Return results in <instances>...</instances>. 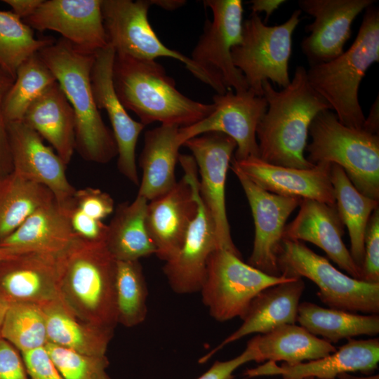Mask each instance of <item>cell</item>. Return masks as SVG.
<instances>
[{
	"label": "cell",
	"mask_w": 379,
	"mask_h": 379,
	"mask_svg": "<svg viewBox=\"0 0 379 379\" xmlns=\"http://www.w3.org/2000/svg\"><path fill=\"white\" fill-rule=\"evenodd\" d=\"M262 87L267 108L256 130L259 158L279 166L314 167L304 153L309 128L315 117L331 106L311 86L302 66L295 68L292 80L281 90L274 89L269 81Z\"/></svg>",
	"instance_id": "cell-1"
},
{
	"label": "cell",
	"mask_w": 379,
	"mask_h": 379,
	"mask_svg": "<svg viewBox=\"0 0 379 379\" xmlns=\"http://www.w3.org/2000/svg\"><path fill=\"white\" fill-rule=\"evenodd\" d=\"M116 94L127 109L145 126L161 124L186 127L207 117L214 105L195 101L179 91L175 80L155 60L115 54L112 70Z\"/></svg>",
	"instance_id": "cell-2"
},
{
	"label": "cell",
	"mask_w": 379,
	"mask_h": 379,
	"mask_svg": "<svg viewBox=\"0 0 379 379\" xmlns=\"http://www.w3.org/2000/svg\"><path fill=\"white\" fill-rule=\"evenodd\" d=\"M95 54L80 50L63 38L38 52L74 110L75 149L86 161L106 164L118 151L113 133L104 123L92 91L91 74Z\"/></svg>",
	"instance_id": "cell-3"
},
{
	"label": "cell",
	"mask_w": 379,
	"mask_h": 379,
	"mask_svg": "<svg viewBox=\"0 0 379 379\" xmlns=\"http://www.w3.org/2000/svg\"><path fill=\"white\" fill-rule=\"evenodd\" d=\"M116 266L105 241L78 237L60 256L61 300L80 319L114 329Z\"/></svg>",
	"instance_id": "cell-4"
},
{
	"label": "cell",
	"mask_w": 379,
	"mask_h": 379,
	"mask_svg": "<svg viewBox=\"0 0 379 379\" xmlns=\"http://www.w3.org/2000/svg\"><path fill=\"white\" fill-rule=\"evenodd\" d=\"M378 61L379 9L371 5L365 10L349 49L329 62L310 66L307 77L341 124L362 129L366 117L359 102V88L368 69Z\"/></svg>",
	"instance_id": "cell-5"
},
{
	"label": "cell",
	"mask_w": 379,
	"mask_h": 379,
	"mask_svg": "<svg viewBox=\"0 0 379 379\" xmlns=\"http://www.w3.org/2000/svg\"><path fill=\"white\" fill-rule=\"evenodd\" d=\"M307 159L340 166L362 194L379 201V135L347 127L331 110L319 113L309 128Z\"/></svg>",
	"instance_id": "cell-6"
},
{
	"label": "cell",
	"mask_w": 379,
	"mask_h": 379,
	"mask_svg": "<svg viewBox=\"0 0 379 379\" xmlns=\"http://www.w3.org/2000/svg\"><path fill=\"white\" fill-rule=\"evenodd\" d=\"M281 275L305 277L319 288L317 295L329 308L368 314L379 313V283L345 274L302 241L283 239L278 255Z\"/></svg>",
	"instance_id": "cell-7"
},
{
	"label": "cell",
	"mask_w": 379,
	"mask_h": 379,
	"mask_svg": "<svg viewBox=\"0 0 379 379\" xmlns=\"http://www.w3.org/2000/svg\"><path fill=\"white\" fill-rule=\"evenodd\" d=\"M296 9L284 23L268 26L258 14L243 22L242 39L232 48L234 65L243 74L248 88L263 96L262 83L272 81L284 88L290 81L288 61L293 34L300 21Z\"/></svg>",
	"instance_id": "cell-8"
},
{
	"label": "cell",
	"mask_w": 379,
	"mask_h": 379,
	"mask_svg": "<svg viewBox=\"0 0 379 379\" xmlns=\"http://www.w3.org/2000/svg\"><path fill=\"white\" fill-rule=\"evenodd\" d=\"M292 278L267 274L245 263L241 256L217 248L208 260L199 292L210 315L224 322L235 317L241 319L259 293Z\"/></svg>",
	"instance_id": "cell-9"
},
{
	"label": "cell",
	"mask_w": 379,
	"mask_h": 379,
	"mask_svg": "<svg viewBox=\"0 0 379 379\" xmlns=\"http://www.w3.org/2000/svg\"><path fill=\"white\" fill-rule=\"evenodd\" d=\"M213 13L206 20L204 31L191 59L214 82L217 94L227 90L243 92L248 86L241 72L232 62V48L242 39L243 3L241 0H205Z\"/></svg>",
	"instance_id": "cell-10"
},
{
	"label": "cell",
	"mask_w": 379,
	"mask_h": 379,
	"mask_svg": "<svg viewBox=\"0 0 379 379\" xmlns=\"http://www.w3.org/2000/svg\"><path fill=\"white\" fill-rule=\"evenodd\" d=\"M149 0H102V15L107 37L116 54L142 60L167 57L182 62L201 81L215 91L213 80L190 58L166 46L158 38L147 18Z\"/></svg>",
	"instance_id": "cell-11"
},
{
	"label": "cell",
	"mask_w": 379,
	"mask_h": 379,
	"mask_svg": "<svg viewBox=\"0 0 379 379\" xmlns=\"http://www.w3.org/2000/svg\"><path fill=\"white\" fill-rule=\"evenodd\" d=\"M178 161L193 189L197 211L182 247L173 258L165 262L163 272L171 289L183 295L199 292L208 260L220 248L213 220L199 192L196 162L187 154H180Z\"/></svg>",
	"instance_id": "cell-12"
},
{
	"label": "cell",
	"mask_w": 379,
	"mask_h": 379,
	"mask_svg": "<svg viewBox=\"0 0 379 379\" xmlns=\"http://www.w3.org/2000/svg\"><path fill=\"white\" fill-rule=\"evenodd\" d=\"M213 101L214 109L207 117L194 124L179 128L178 138L181 145L201 134L217 132L235 141V160L259 158L256 130L267 108L265 98L257 95L250 88L243 92L230 89L223 94L215 95Z\"/></svg>",
	"instance_id": "cell-13"
},
{
	"label": "cell",
	"mask_w": 379,
	"mask_h": 379,
	"mask_svg": "<svg viewBox=\"0 0 379 379\" xmlns=\"http://www.w3.org/2000/svg\"><path fill=\"white\" fill-rule=\"evenodd\" d=\"M182 145L192 152L200 173L199 192L213 220L219 248L241 256L231 237L225 206L226 177L237 149L235 141L225 134L210 132Z\"/></svg>",
	"instance_id": "cell-14"
},
{
	"label": "cell",
	"mask_w": 379,
	"mask_h": 379,
	"mask_svg": "<svg viewBox=\"0 0 379 379\" xmlns=\"http://www.w3.org/2000/svg\"><path fill=\"white\" fill-rule=\"evenodd\" d=\"M230 164V168L245 192L255 224L253 247L248 264L267 274L281 276L278 255L283 232L287 219L302 199L265 191Z\"/></svg>",
	"instance_id": "cell-15"
},
{
	"label": "cell",
	"mask_w": 379,
	"mask_h": 379,
	"mask_svg": "<svg viewBox=\"0 0 379 379\" xmlns=\"http://www.w3.org/2000/svg\"><path fill=\"white\" fill-rule=\"evenodd\" d=\"M372 0H300L299 9L314 18L306 26L309 35L301 49L310 66L329 62L344 52L357 16Z\"/></svg>",
	"instance_id": "cell-16"
},
{
	"label": "cell",
	"mask_w": 379,
	"mask_h": 379,
	"mask_svg": "<svg viewBox=\"0 0 379 379\" xmlns=\"http://www.w3.org/2000/svg\"><path fill=\"white\" fill-rule=\"evenodd\" d=\"M102 0H47L22 21L32 29L53 30L86 52L96 53L108 46Z\"/></svg>",
	"instance_id": "cell-17"
},
{
	"label": "cell",
	"mask_w": 379,
	"mask_h": 379,
	"mask_svg": "<svg viewBox=\"0 0 379 379\" xmlns=\"http://www.w3.org/2000/svg\"><path fill=\"white\" fill-rule=\"evenodd\" d=\"M60 253L32 252L0 261V298L43 306L61 300Z\"/></svg>",
	"instance_id": "cell-18"
},
{
	"label": "cell",
	"mask_w": 379,
	"mask_h": 379,
	"mask_svg": "<svg viewBox=\"0 0 379 379\" xmlns=\"http://www.w3.org/2000/svg\"><path fill=\"white\" fill-rule=\"evenodd\" d=\"M115 54L109 44L96 53L91 74L92 91L97 107L106 111L111 123L118 151V169L131 182L138 185L135 147L145 126L128 115L116 94L112 79Z\"/></svg>",
	"instance_id": "cell-19"
},
{
	"label": "cell",
	"mask_w": 379,
	"mask_h": 379,
	"mask_svg": "<svg viewBox=\"0 0 379 379\" xmlns=\"http://www.w3.org/2000/svg\"><path fill=\"white\" fill-rule=\"evenodd\" d=\"M7 130L13 171L48 188L60 205L67 204L76 189L67 178L61 158L22 121L7 124Z\"/></svg>",
	"instance_id": "cell-20"
},
{
	"label": "cell",
	"mask_w": 379,
	"mask_h": 379,
	"mask_svg": "<svg viewBox=\"0 0 379 379\" xmlns=\"http://www.w3.org/2000/svg\"><path fill=\"white\" fill-rule=\"evenodd\" d=\"M231 163L265 191L335 205L331 163H319L308 169L276 166L254 157L239 161L232 157Z\"/></svg>",
	"instance_id": "cell-21"
},
{
	"label": "cell",
	"mask_w": 379,
	"mask_h": 379,
	"mask_svg": "<svg viewBox=\"0 0 379 379\" xmlns=\"http://www.w3.org/2000/svg\"><path fill=\"white\" fill-rule=\"evenodd\" d=\"M379 361V339H349L345 345L319 359L295 365L267 361L255 368H248L244 375L255 378L266 375H281L283 379L336 378L342 373L361 372L370 375L378 367Z\"/></svg>",
	"instance_id": "cell-22"
},
{
	"label": "cell",
	"mask_w": 379,
	"mask_h": 379,
	"mask_svg": "<svg viewBox=\"0 0 379 379\" xmlns=\"http://www.w3.org/2000/svg\"><path fill=\"white\" fill-rule=\"evenodd\" d=\"M197 211L193 189L185 175L171 190L148 203L147 228L160 260L166 262L180 251Z\"/></svg>",
	"instance_id": "cell-23"
},
{
	"label": "cell",
	"mask_w": 379,
	"mask_h": 379,
	"mask_svg": "<svg viewBox=\"0 0 379 379\" xmlns=\"http://www.w3.org/2000/svg\"><path fill=\"white\" fill-rule=\"evenodd\" d=\"M344 227L335 205L302 199L298 214L286 225L282 237L316 245L350 277L362 280L360 267L343 243Z\"/></svg>",
	"instance_id": "cell-24"
},
{
	"label": "cell",
	"mask_w": 379,
	"mask_h": 379,
	"mask_svg": "<svg viewBox=\"0 0 379 379\" xmlns=\"http://www.w3.org/2000/svg\"><path fill=\"white\" fill-rule=\"evenodd\" d=\"M304 289L302 279L297 277L262 290L251 301L241 318V325L200 358L199 362L207 361L225 345L248 335L262 334L284 324H295Z\"/></svg>",
	"instance_id": "cell-25"
},
{
	"label": "cell",
	"mask_w": 379,
	"mask_h": 379,
	"mask_svg": "<svg viewBox=\"0 0 379 379\" xmlns=\"http://www.w3.org/2000/svg\"><path fill=\"white\" fill-rule=\"evenodd\" d=\"M78 237L74 232L67 206L54 199L34 211L0 247L11 255L32 252L60 253Z\"/></svg>",
	"instance_id": "cell-26"
},
{
	"label": "cell",
	"mask_w": 379,
	"mask_h": 379,
	"mask_svg": "<svg viewBox=\"0 0 379 379\" xmlns=\"http://www.w3.org/2000/svg\"><path fill=\"white\" fill-rule=\"evenodd\" d=\"M22 121L48 141L66 165L71 161L76 145L75 115L57 81L33 101Z\"/></svg>",
	"instance_id": "cell-27"
},
{
	"label": "cell",
	"mask_w": 379,
	"mask_h": 379,
	"mask_svg": "<svg viewBox=\"0 0 379 379\" xmlns=\"http://www.w3.org/2000/svg\"><path fill=\"white\" fill-rule=\"evenodd\" d=\"M179 126L161 124L146 131L140 157L142 171L137 195L152 201L171 190L177 183L175 168L182 146Z\"/></svg>",
	"instance_id": "cell-28"
},
{
	"label": "cell",
	"mask_w": 379,
	"mask_h": 379,
	"mask_svg": "<svg viewBox=\"0 0 379 379\" xmlns=\"http://www.w3.org/2000/svg\"><path fill=\"white\" fill-rule=\"evenodd\" d=\"M255 351V361H284L287 365L322 358L337 348L300 325L284 324L258 334L247 343Z\"/></svg>",
	"instance_id": "cell-29"
},
{
	"label": "cell",
	"mask_w": 379,
	"mask_h": 379,
	"mask_svg": "<svg viewBox=\"0 0 379 379\" xmlns=\"http://www.w3.org/2000/svg\"><path fill=\"white\" fill-rule=\"evenodd\" d=\"M48 343L88 355H106L113 328L98 326L74 315L61 300L41 306Z\"/></svg>",
	"instance_id": "cell-30"
},
{
	"label": "cell",
	"mask_w": 379,
	"mask_h": 379,
	"mask_svg": "<svg viewBox=\"0 0 379 379\" xmlns=\"http://www.w3.org/2000/svg\"><path fill=\"white\" fill-rule=\"evenodd\" d=\"M148 201L137 195L131 202L118 205L109 225L105 241L107 248L118 261L139 260L156 253L146 225Z\"/></svg>",
	"instance_id": "cell-31"
},
{
	"label": "cell",
	"mask_w": 379,
	"mask_h": 379,
	"mask_svg": "<svg viewBox=\"0 0 379 379\" xmlns=\"http://www.w3.org/2000/svg\"><path fill=\"white\" fill-rule=\"evenodd\" d=\"M296 322L331 344L362 335L375 336L379 333L378 314H359L322 307L310 302L299 304Z\"/></svg>",
	"instance_id": "cell-32"
},
{
	"label": "cell",
	"mask_w": 379,
	"mask_h": 379,
	"mask_svg": "<svg viewBox=\"0 0 379 379\" xmlns=\"http://www.w3.org/2000/svg\"><path fill=\"white\" fill-rule=\"evenodd\" d=\"M331 181L338 215L348 230L351 244L350 254L361 269L364 262L366 225L372 213L379 207V201L359 192L344 170L335 164L331 165Z\"/></svg>",
	"instance_id": "cell-33"
},
{
	"label": "cell",
	"mask_w": 379,
	"mask_h": 379,
	"mask_svg": "<svg viewBox=\"0 0 379 379\" xmlns=\"http://www.w3.org/2000/svg\"><path fill=\"white\" fill-rule=\"evenodd\" d=\"M54 199L48 188L13 171L0 177V243L34 211Z\"/></svg>",
	"instance_id": "cell-34"
},
{
	"label": "cell",
	"mask_w": 379,
	"mask_h": 379,
	"mask_svg": "<svg viewBox=\"0 0 379 379\" xmlns=\"http://www.w3.org/2000/svg\"><path fill=\"white\" fill-rule=\"evenodd\" d=\"M56 79L38 55H33L18 69L14 82L3 102L6 124L22 121L33 101Z\"/></svg>",
	"instance_id": "cell-35"
},
{
	"label": "cell",
	"mask_w": 379,
	"mask_h": 379,
	"mask_svg": "<svg viewBox=\"0 0 379 379\" xmlns=\"http://www.w3.org/2000/svg\"><path fill=\"white\" fill-rule=\"evenodd\" d=\"M148 289L139 260H117L115 297L117 324L131 328L147 315Z\"/></svg>",
	"instance_id": "cell-36"
},
{
	"label": "cell",
	"mask_w": 379,
	"mask_h": 379,
	"mask_svg": "<svg viewBox=\"0 0 379 379\" xmlns=\"http://www.w3.org/2000/svg\"><path fill=\"white\" fill-rule=\"evenodd\" d=\"M53 42L36 39L33 29L14 13L0 11V67L14 79L25 60Z\"/></svg>",
	"instance_id": "cell-37"
},
{
	"label": "cell",
	"mask_w": 379,
	"mask_h": 379,
	"mask_svg": "<svg viewBox=\"0 0 379 379\" xmlns=\"http://www.w3.org/2000/svg\"><path fill=\"white\" fill-rule=\"evenodd\" d=\"M1 338L20 353L45 347L48 338L41 307L29 302L9 304L1 329Z\"/></svg>",
	"instance_id": "cell-38"
},
{
	"label": "cell",
	"mask_w": 379,
	"mask_h": 379,
	"mask_svg": "<svg viewBox=\"0 0 379 379\" xmlns=\"http://www.w3.org/2000/svg\"><path fill=\"white\" fill-rule=\"evenodd\" d=\"M63 379H112L107 355H88L48 343L45 347Z\"/></svg>",
	"instance_id": "cell-39"
},
{
	"label": "cell",
	"mask_w": 379,
	"mask_h": 379,
	"mask_svg": "<svg viewBox=\"0 0 379 379\" xmlns=\"http://www.w3.org/2000/svg\"><path fill=\"white\" fill-rule=\"evenodd\" d=\"M362 280L379 283V207L372 213L366 228Z\"/></svg>",
	"instance_id": "cell-40"
},
{
	"label": "cell",
	"mask_w": 379,
	"mask_h": 379,
	"mask_svg": "<svg viewBox=\"0 0 379 379\" xmlns=\"http://www.w3.org/2000/svg\"><path fill=\"white\" fill-rule=\"evenodd\" d=\"M72 202L86 215L101 221L114 210V202L112 197L97 188L76 190Z\"/></svg>",
	"instance_id": "cell-41"
},
{
	"label": "cell",
	"mask_w": 379,
	"mask_h": 379,
	"mask_svg": "<svg viewBox=\"0 0 379 379\" xmlns=\"http://www.w3.org/2000/svg\"><path fill=\"white\" fill-rule=\"evenodd\" d=\"M65 206L67 207L72 228L79 238L93 242L105 241L107 225L86 215L74 205L72 199Z\"/></svg>",
	"instance_id": "cell-42"
},
{
	"label": "cell",
	"mask_w": 379,
	"mask_h": 379,
	"mask_svg": "<svg viewBox=\"0 0 379 379\" xmlns=\"http://www.w3.org/2000/svg\"><path fill=\"white\" fill-rule=\"evenodd\" d=\"M14 80L0 67V177L13 172L7 124L3 114V102Z\"/></svg>",
	"instance_id": "cell-43"
},
{
	"label": "cell",
	"mask_w": 379,
	"mask_h": 379,
	"mask_svg": "<svg viewBox=\"0 0 379 379\" xmlns=\"http://www.w3.org/2000/svg\"><path fill=\"white\" fill-rule=\"evenodd\" d=\"M20 354L29 379H63L45 347Z\"/></svg>",
	"instance_id": "cell-44"
},
{
	"label": "cell",
	"mask_w": 379,
	"mask_h": 379,
	"mask_svg": "<svg viewBox=\"0 0 379 379\" xmlns=\"http://www.w3.org/2000/svg\"><path fill=\"white\" fill-rule=\"evenodd\" d=\"M0 379H29L20 352L0 340Z\"/></svg>",
	"instance_id": "cell-45"
},
{
	"label": "cell",
	"mask_w": 379,
	"mask_h": 379,
	"mask_svg": "<svg viewBox=\"0 0 379 379\" xmlns=\"http://www.w3.org/2000/svg\"><path fill=\"white\" fill-rule=\"evenodd\" d=\"M255 361L253 349L246 345L245 350L233 359L215 361L213 365L196 379H233L234 372L249 361Z\"/></svg>",
	"instance_id": "cell-46"
},
{
	"label": "cell",
	"mask_w": 379,
	"mask_h": 379,
	"mask_svg": "<svg viewBox=\"0 0 379 379\" xmlns=\"http://www.w3.org/2000/svg\"><path fill=\"white\" fill-rule=\"evenodd\" d=\"M44 0H3L10 6L12 12L22 20L32 15Z\"/></svg>",
	"instance_id": "cell-47"
},
{
	"label": "cell",
	"mask_w": 379,
	"mask_h": 379,
	"mask_svg": "<svg viewBox=\"0 0 379 379\" xmlns=\"http://www.w3.org/2000/svg\"><path fill=\"white\" fill-rule=\"evenodd\" d=\"M284 0H252L250 1L252 13H265V23L271 15L284 3Z\"/></svg>",
	"instance_id": "cell-48"
},
{
	"label": "cell",
	"mask_w": 379,
	"mask_h": 379,
	"mask_svg": "<svg viewBox=\"0 0 379 379\" xmlns=\"http://www.w3.org/2000/svg\"><path fill=\"white\" fill-rule=\"evenodd\" d=\"M378 97L375 99L373 103L368 117L365 118L363 128L365 131L372 133L378 134L379 131V102Z\"/></svg>",
	"instance_id": "cell-49"
},
{
	"label": "cell",
	"mask_w": 379,
	"mask_h": 379,
	"mask_svg": "<svg viewBox=\"0 0 379 379\" xmlns=\"http://www.w3.org/2000/svg\"><path fill=\"white\" fill-rule=\"evenodd\" d=\"M151 6L156 5L167 11L178 9L186 3L184 0H149Z\"/></svg>",
	"instance_id": "cell-50"
},
{
	"label": "cell",
	"mask_w": 379,
	"mask_h": 379,
	"mask_svg": "<svg viewBox=\"0 0 379 379\" xmlns=\"http://www.w3.org/2000/svg\"><path fill=\"white\" fill-rule=\"evenodd\" d=\"M8 306H9V304L7 302L0 298V340L2 339L1 329H2L3 324L4 321L5 316L8 310Z\"/></svg>",
	"instance_id": "cell-51"
},
{
	"label": "cell",
	"mask_w": 379,
	"mask_h": 379,
	"mask_svg": "<svg viewBox=\"0 0 379 379\" xmlns=\"http://www.w3.org/2000/svg\"><path fill=\"white\" fill-rule=\"evenodd\" d=\"M338 379H379V375H367V376H354L352 375H350V373H342L337 376Z\"/></svg>",
	"instance_id": "cell-52"
},
{
	"label": "cell",
	"mask_w": 379,
	"mask_h": 379,
	"mask_svg": "<svg viewBox=\"0 0 379 379\" xmlns=\"http://www.w3.org/2000/svg\"><path fill=\"white\" fill-rule=\"evenodd\" d=\"M8 256H10V255L8 252L4 248L0 247V261Z\"/></svg>",
	"instance_id": "cell-53"
},
{
	"label": "cell",
	"mask_w": 379,
	"mask_h": 379,
	"mask_svg": "<svg viewBox=\"0 0 379 379\" xmlns=\"http://www.w3.org/2000/svg\"><path fill=\"white\" fill-rule=\"evenodd\" d=\"M302 379H315V378L310 377V378H302Z\"/></svg>",
	"instance_id": "cell-54"
},
{
	"label": "cell",
	"mask_w": 379,
	"mask_h": 379,
	"mask_svg": "<svg viewBox=\"0 0 379 379\" xmlns=\"http://www.w3.org/2000/svg\"><path fill=\"white\" fill-rule=\"evenodd\" d=\"M315 379H317V378H315ZM331 379H337V378H331Z\"/></svg>",
	"instance_id": "cell-55"
}]
</instances>
